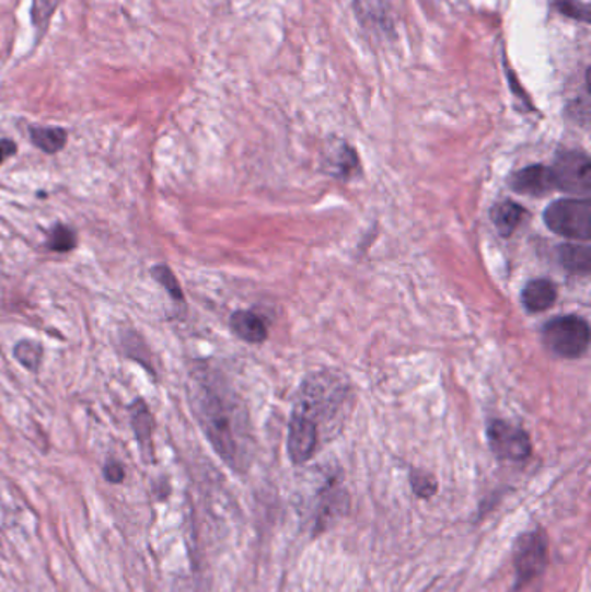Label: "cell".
Listing matches in <instances>:
<instances>
[{"instance_id": "1", "label": "cell", "mask_w": 591, "mask_h": 592, "mask_svg": "<svg viewBox=\"0 0 591 592\" xmlns=\"http://www.w3.org/2000/svg\"><path fill=\"white\" fill-rule=\"evenodd\" d=\"M189 397L193 413L217 454L233 468H240L251 442L248 416L240 398L209 369H196Z\"/></svg>"}, {"instance_id": "2", "label": "cell", "mask_w": 591, "mask_h": 592, "mask_svg": "<svg viewBox=\"0 0 591 592\" xmlns=\"http://www.w3.org/2000/svg\"><path fill=\"white\" fill-rule=\"evenodd\" d=\"M590 326L579 315H560L543 327V344L560 359H579L590 347Z\"/></svg>"}, {"instance_id": "3", "label": "cell", "mask_w": 591, "mask_h": 592, "mask_svg": "<svg viewBox=\"0 0 591 592\" xmlns=\"http://www.w3.org/2000/svg\"><path fill=\"white\" fill-rule=\"evenodd\" d=\"M543 220H545L546 228L558 236L590 241L591 199H558L546 208Z\"/></svg>"}, {"instance_id": "4", "label": "cell", "mask_w": 591, "mask_h": 592, "mask_svg": "<svg viewBox=\"0 0 591 592\" xmlns=\"http://www.w3.org/2000/svg\"><path fill=\"white\" fill-rule=\"evenodd\" d=\"M548 564V538L543 531H531L517 538L513 547L517 585L529 584L536 579Z\"/></svg>"}, {"instance_id": "5", "label": "cell", "mask_w": 591, "mask_h": 592, "mask_svg": "<svg viewBox=\"0 0 591 592\" xmlns=\"http://www.w3.org/2000/svg\"><path fill=\"white\" fill-rule=\"evenodd\" d=\"M555 186L570 195H590L591 191V162L584 151H558L554 166Z\"/></svg>"}, {"instance_id": "6", "label": "cell", "mask_w": 591, "mask_h": 592, "mask_svg": "<svg viewBox=\"0 0 591 592\" xmlns=\"http://www.w3.org/2000/svg\"><path fill=\"white\" fill-rule=\"evenodd\" d=\"M487 442L489 449L498 460L521 463L528 460L533 452V443L521 427L503 419H495L487 427Z\"/></svg>"}, {"instance_id": "7", "label": "cell", "mask_w": 591, "mask_h": 592, "mask_svg": "<svg viewBox=\"0 0 591 592\" xmlns=\"http://www.w3.org/2000/svg\"><path fill=\"white\" fill-rule=\"evenodd\" d=\"M317 448V427L302 416H292L288 427V454L296 464L308 463Z\"/></svg>"}, {"instance_id": "8", "label": "cell", "mask_w": 591, "mask_h": 592, "mask_svg": "<svg viewBox=\"0 0 591 592\" xmlns=\"http://www.w3.org/2000/svg\"><path fill=\"white\" fill-rule=\"evenodd\" d=\"M508 184L519 195L546 196L557 189L552 169L546 165H529L508 178Z\"/></svg>"}, {"instance_id": "9", "label": "cell", "mask_w": 591, "mask_h": 592, "mask_svg": "<svg viewBox=\"0 0 591 592\" xmlns=\"http://www.w3.org/2000/svg\"><path fill=\"white\" fill-rule=\"evenodd\" d=\"M130 419H132L134 433L138 439L139 451L148 463L154 457L153 430L154 419L151 410L148 409L147 402L136 401L130 406Z\"/></svg>"}, {"instance_id": "10", "label": "cell", "mask_w": 591, "mask_h": 592, "mask_svg": "<svg viewBox=\"0 0 591 592\" xmlns=\"http://www.w3.org/2000/svg\"><path fill=\"white\" fill-rule=\"evenodd\" d=\"M555 300H557V288L548 279L529 281L522 290V303L525 311L533 314L548 311L549 306H554Z\"/></svg>"}, {"instance_id": "11", "label": "cell", "mask_w": 591, "mask_h": 592, "mask_svg": "<svg viewBox=\"0 0 591 592\" xmlns=\"http://www.w3.org/2000/svg\"><path fill=\"white\" fill-rule=\"evenodd\" d=\"M231 329L246 344H263L267 338V327L255 312L236 311L231 315Z\"/></svg>"}, {"instance_id": "12", "label": "cell", "mask_w": 591, "mask_h": 592, "mask_svg": "<svg viewBox=\"0 0 591 592\" xmlns=\"http://www.w3.org/2000/svg\"><path fill=\"white\" fill-rule=\"evenodd\" d=\"M30 139L35 148L47 154H56L63 150L68 142V132L61 127H30Z\"/></svg>"}, {"instance_id": "13", "label": "cell", "mask_w": 591, "mask_h": 592, "mask_svg": "<svg viewBox=\"0 0 591 592\" xmlns=\"http://www.w3.org/2000/svg\"><path fill=\"white\" fill-rule=\"evenodd\" d=\"M558 262L564 269L579 276H588L591 270V252L587 245H563L557 248Z\"/></svg>"}, {"instance_id": "14", "label": "cell", "mask_w": 591, "mask_h": 592, "mask_svg": "<svg viewBox=\"0 0 591 592\" xmlns=\"http://www.w3.org/2000/svg\"><path fill=\"white\" fill-rule=\"evenodd\" d=\"M525 210L521 205L513 204V201H508L507 199V201H501V204L493 208L491 219L501 236L508 237L512 236L515 229L519 228Z\"/></svg>"}, {"instance_id": "15", "label": "cell", "mask_w": 591, "mask_h": 592, "mask_svg": "<svg viewBox=\"0 0 591 592\" xmlns=\"http://www.w3.org/2000/svg\"><path fill=\"white\" fill-rule=\"evenodd\" d=\"M359 169V160L356 151L346 142L332 150L328 154V172L338 178H349Z\"/></svg>"}, {"instance_id": "16", "label": "cell", "mask_w": 591, "mask_h": 592, "mask_svg": "<svg viewBox=\"0 0 591 592\" xmlns=\"http://www.w3.org/2000/svg\"><path fill=\"white\" fill-rule=\"evenodd\" d=\"M59 4H61V0H32L30 18H32V25H34L38 38L46 34L47 26L58 11Z\"/></svg>"}, {"instance_id": "17", "label": "cell", "mask_w": 591, "mask_h": 592, "mask_svg": "<svg viewBox=\"0 0 591 592\" xmlns=\"http://www.w3.org/2000/svg\"><path fill=\"white\" fill-rule=\"evenodd\" d=\"M14 357L28 371H38L43 364L44 350L40 345L34 344V341L22 340L18 341L14 347Z\"/></svg>"}, {"instance_id": "18", "label": "cell", "mask_w": 591, "mask_h": 592, "mask_svg": "<svg viewBox=\"0 0 591 592\" xmlns=\"http://www.w3.org/2000/svg\"><path fill=\"white\" fill-rule=\"evenodd\" d=\"M53 252L68 253L77 246V232L68 225L58 224L49 232V241H47Z\"/></svg>"}, {"instance_id": "19", "label": "cell", "mask_w": 591, "mask_h": 592, "mask_svg": "<svg viewBox=\"0 0 591 592\" xmlns=\"http://www.w3.org/2000/svg\"><path fill=\"white\" fill-rule=\"evenodd\" d=\"M409 481H412L413 492H415V496L420 497V499H430V497L436 496V492H438V481L429 473L413 469L409 473Z\"/></svg>"}, {"instance_id": "20", "label": "cell", "mask_w": 591, "mask_h": 592, "mask_svg": "<svg viewBox=\"0 0 591 592\" xmlns=\"http://www.w3.org/2000/svg\"><path fill=\"white\" fill-rule=\"evenodd\" d=\"M151 276H153V278L157 279V281H159L160 285H162V287L169 291L172 299L179 300V302L184 299L183 290H181L179 282H177V279H175L171 267L154 266L153 269H151Z\"/></svg>"}, {"instance_id": "21", "label": "cell", "mask_w": 591, "mask_h": 592, "mask_svg": "<svg viewBox=\"0 0 591 592\" xmlns=\"http://www.w3.org/2000/svg\"><path fill=\"white\" fill-rule=\"evenodd\" d=\"M555 9L564 16L572 18V20L583 21L588 23L590 21V14H588V5L579 0H554Z\"/></svg>"}, {"instance_id": "22", "label": "cell", "mask_w": 591, "mask_h": 592, "mask_svg": "<svg viewBox=\"0 0 591 592\" xmlns=\"http://www.w3.org/2000/svg\"><path fill=\"white\" fill-rule=\"evenodd\" d=\"M105 477L112 484H120L126 478V469L117 461H109L105 466Z\"/></svg>"}, {"instance_id": "23", "label": "cell", "mask_w": 591, "mask_h": 592, "mask_svg": "<svg viewBox=\"0 0 591 592\" xmlns=\"http://www.w3.org/2000/svg\"><path fill=\"white\" fill-rule=\"evenodd\" d=\"M18 153L16 142L11 141V139H0V165L8 160V158L13 156Z\"/></svg>"}]
</instances>
